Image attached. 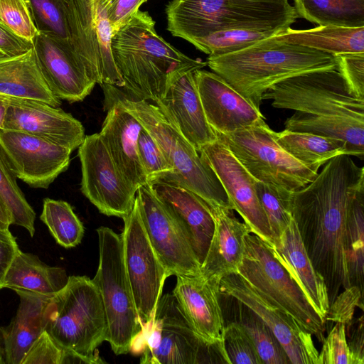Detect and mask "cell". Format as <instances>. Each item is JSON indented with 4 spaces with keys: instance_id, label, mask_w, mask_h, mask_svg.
<instances>
[{
    "instance_id": "1",
    "label": "cell",
    "mask_w": 364,
    "mask_h": 364,
    "mask_svg": "<svg viewBox=\"0 0 364 364\" xmlns=\"http://www.w3.org/2000/svg\"><path fill=\"white\" fill-rule=\"evenodd\" d=\"M364 185V168L350 155L328 160L304 187L291 193L292 218L313 266L325 282L330 306L350 288L346 255L348 204Z\"/></svg>"
},
{
    "instance_id": "2",
    "label": "cell",
    "mask_w": 364,
    "mask_h": 364,
    "mask_svg": "<svg viewBox=\"0 0 364 364\" xmlns=\"http://www.w3.org/2000/svg\"><path fill=\"white\" fill-rule=\"evenodd\" d=\"M206 63L259 109L262 95L276 84L306 73L337 70L333 55L275 36L232 53L208 55Z\"/></svg>"
},
{
    "instance_id": "3",
    "label": "cell",
    "mask_w": 364,
    "mask_h": 364,
    "mask_svg": "<svg viewBox=\"0 0 364 364\" xmlns=\"http://www.w3.org/2000/svg\"><path fill=\"white\" fill-rule=\"evenodd\" d=\"M112 49L124 82L120 89L132 99L154 104L173 73L207 65L206 61L190 58L165 41L157 33L152 17L140 10L113 35Z\"/></svg>"
},
{
    "instance_id": "4",
    "label": "cell",
    "mask_w": 364,
    "mask_h": 364,
    "mask_svg": "<svg viewBox=\"0 0 364 364\" xmlns=\"http://www.w3.org/2000/svg\"><path fill=\"white\" fill-rule=\"evenodd\" d=\"M102 86L105 96L119 101L137 119L161 148L173 171L159 182L183 186L203 198L211 208L233 210L211 166L157 105L147 100L132 99L117 87Z\"/></svg>"
},
{
    "instance_id": "5",
    "label": "cell",
    "mask_w": 364,
    "mask_h": 364,
    "mask_svg": "<svg viewBox=\"0 0 364 364\" xmlns=\"http://www.w3.org/2000/svg\"><path fill=\"white\" fill-rule=\"evenodd\" d=\"M45 331L62 348L105 362L97 348L107 340V322L100 294L87 276H69L44 313Z\"/></svg>"
},
{
    "instance_id": "6",
    "label": "cell",
    "mask_w": 364,
    "mask_h": 364,
    "mask_svg": "<svg viewBox=\"0 0 364 364\" xmlns=\"http://www.w3.org/2000/svg\"><path fill=\"white\" fill-rule=\"evenodd\" d=\"M99 263L92 279L104 306L109 342L116 355L141 353L143 328L125 269L122 233L107 227L97 230Z\"/></svg>"
},
{
    "instance_id": "7",
    "label": "cell",
    "mask_w": 364,
    "mask_h": 364,
    "mask_svg": "<svg viewBox=\"0 0 364 364\" xmlns=\"http://www.w3.org/2000/svg\"><path fill=\"white\" fill-rule=\"evenodd\" d=\"M141 354L142 364H228L221 341L198 334L173 294L161 296L154 320L143 333Z\"/></svg>"
},
{
    "instance_id": "8",
    "label": "cell",
    "mask_w": 364,
    "mask_h": 364,
    "mask_svg": "<svg viewBox=\"0 0 364 364\" xmlns=\"http://www.w3.org/2000/svg\"><path fill=\"white\" fill-rule=\"evenodd\" d=\"M237 273L292 318L301 329L321 342L323 341L326 321L274 257L268 244L253 233L245 237L244 255Z\"/></svg>"
},
{
    "instance_id": "9",
    "label": "cell",
    "mask_w": 364,
    "mask_h": 364,
    "mask_svg": "<svg viewBox=\"0 0 364 364\" xmlns=\"http://www.w3.org/2000/svg\"><path fill=\"white\" fill-rule=\"evenodd\" d=\"M216 134L259 181L294 191L306 186L318 174V170L301 164L279 145L276 132L264 119L245 129Z\"/></svg>"
},
{
    "instance_id": "10",
    "label": "cell",
    "mask_w": 364,
    "mask_h": 364,
    "mask_svg": "<svg viewBox=\"0 0 364 364\" xmlns=\"http://www.w3.org/2000/svg\"><path fill=\"white\" fill-rule=\"evenodd\" d=\"M262 100L279 109L319 117H346L364 122V99L354 95L336 69L306 73L268 90Z\"/></svg>"
},
{
    "instance_id": "11",
    "label": "cell",
    "mask_w": 364,
    "mask_h": 364,
    "mask_svg": "<svg viewBox=\"0 0 364 364\" xmlns=\"http://www.w3.org/2000/svg\"><path fill=\"white\" fill-rule=\"evenodd\" d=\"M123 220L124 266L144 333L154 320L169 275L149 240L136 199L133 209Z\"/></svg>"
},
{
    "instance_id": "12",
    "label": "cell",
    "mask_w": 364,
    "mask_h": 364,
    "mask_svg": "<svg viewBox=\"0 0 364 364\" xmlns=\"http://www.w3.org/2000/svg\"><path fill=\"white\" fill-rule=\"evenodd\" d=\"M78 156L82 194L104 215L122 219L127 216L136 191L117 169L99 133L85 136Z\"/></svg>"
},
{
    "instance_id": "13",
    "label": "cell",
    "mask_w": 364,
    "mask_h": 364,
    "mask_svg": "<svg viewBox=\"0 0 364 364\" xmlns=\"http://www.w3.org/2000/svg\"><path fill=\"white\" fill-rule=\"evenodd\" d=\"M136 200L149 240L169 277L200 274V265L182 228L149 183L137 189Z\"/></svg>"
},
{
    "instance_id": "14",
    "label": "cell",
    "mask_w": 364,
    "mask_h": 364,
    "mask_svg": "<svg viewBox=\"0 0 364 364\" xmlns=\"http://www.w3.org/2000/svg\"><path fill=\"white\" fill-rule=\"evenodd\" d=\"M219 293L232 296L252 310L273 332L291 363L318 364V351L312 335L272 304L238 273L223 277Z\"/></svg>"
},
{
    "instance_id": "15",
    "label": "cell",
    "mask_w": 364,
    "mask_h": 364,
    "mask_svg": "<svg viewBox=\"0 0 364 364\" xmlns=\"http://www.w3.org/2000/svg\"><path fill=\"white\" fill-rule=\"evenodd\" d=\"M0 146L17 178L36 188H48L65 171L72 151L41 137L0 129Z\"/></svg>"
},
{
    "instance_id": "16",
    "label": "cell",
    "mask_w": 364,
    "mask_h": 364,
    "mask_svg": "<svg viewBox=\"0 0 364 364\" xmlns=\"http://www.w3.org/2000/svg\"><path fill=\"white\" fill-rule=\"evenodd\" d=\"M198 151L215 171L233 210L242 217L251 233L272 245V231L256 193L257 180L218 139L204 145Z\"/></svg>"
},
{
    "instance_id": "17",
    "label": "cell",
    "mask_w": 364,
    "mask_h": 364,
    "mask_svg": "<svg viewBox=\"0 0 364 364\" xmlns=\"http://www.w3.org/2000/svg\"><path fill=\"white\" fill-rule=\"evenodd\" d=\"M33 45L43 79L57 98L75 102L91 92L96 82L88 77L69 41L38 33Z\"/></svg>"
},
{
    "instance_id": "18",
    "label": "cell",
    "mask_w": 364,
    "mask_h": 364,
    "mask_svg": "<svg viewBox=\"0 0 364 364\" xmlns=\"http://www.w3.org/2000/svg\"><path fill=\"white\" fill-rule=\"evenodd\" d=\"M4 128L41 137L72 151L85 136L82 124L70 113L46 102L26 98L9 97Z\"/></svg>"
},
{
    "instance_id": "19",
    "label": "cell",
    "mask_w": 364,
    "mask_h": 364,
    "mask_svg": "<svg viewBox=\"0 0 364 364\" xmlns=\"http://www.w3.org/2000/svg\"><path fill=\"white\" fill-rule=\"evenodd\" d=\"M194 71L186 69L173 73L168 78L161 96L154 104L199 151L218 137L206 120Z\"/></svg>"
},
{
    "instance_id": "20",
    "label": "cell",
    "mask_w": 364,
    "mask_h": 364,
    "mask_svg": "<svg viewBox=\"0 0 364 364\" xmlns=\"http://www.w3.org/2000/svg\"><path fill=\"white\" fill-rule=\"evenodd\" d=\"M194 77L206 120L215 133L233 132L264 119L259 108L216 73L199 69Z\"/></svg>"
},
{
    "instance_id": "21",
    "label": "cell",
    "mask_w": 364,
    "mask_h": 364,
    "mask_svg": "<svg viewBox=\"0 0 364 364\" xmlns=\"http://www.w3.org/2000/svg\"><path fill=\"white\" fill-rule=\"evenodd\" d=\"M107 116L100 136L122 176L136 191L147 184L138 156L141 123L117 100L105 96Z\"/></svg>"
},
{
    "instance_id": "22",
    "label": "cell",
    "mask_w": 364,
    "mask_h": 364,
    "mask_svg": "<svg viewBox=\"0 0 364 364\" xmlns=\"http://www.w3.org/2000/svg\"><path fill=\"white\" fill-rule=\"evenodd\" d=\"M149 185L182 228L201 266L215 230V220L210 205L183 186L165 182Z\"/></svg>"
},
{
    "instance_id": "23",
    "label": "cell",
    "mask_w": 364,
    "mask_h": 364,
    "mask_svg": "<svg viewBox=\"0 0 364 364\" xmlns=\"http://www.w3.org/2000/svg\"><path fill=\"white\" fill-rule=\"evenodd\" d=\"M218 287L202 273L178 275L172 293L192 328L210 341H220L225 325Z\"/></svg>"
},
{
    "instance_id": "24",
    "label": "cell",
    "mask_w": 364,
    "mask_h": 364,
    "mask_svg": "<svg viewBox=\"0 0 364 364\" xmlns=\"http://www.w3.org/2000/svg\"><path fill=\"white\" fill-rule=\"evenodd\" d=\"M269 247L316 311L326 321L330 309L327 289L311 263L293 218L279 239Z\"/></svg>"
},
{
    "instance_id": "25",
    "label": "cell",
    "mask_w": 364,
    "mask_h": 364,
    "mask_svg": "<svg viewBox=\"0 0 364 364\" xmlns=\"http://www.w3.org/2000/svg\"><path fill=\"white\" fill-rule=\"evenodd\" d=\"M210 209L215 230L200 270L205 277L219 283L223 277L237 273L244 255L245 239L251 230L235 217L233 210Z\"/></svg>"
},
{
    "instance_id": "26",
    "label": "cell",
    "mask_w": 364,
    "mask_h": 364,
    "mask_svg": "<svg viewBox=\"0 0 364 364\" xmlns=\"http://www.w3.org/2000/svg\"><path fill=\"white\" fill-rule=\"evenodd\" d=\"M14 291L20 301L16 313L8 325L0 326V346L5 364H21L45 330L44 313L52 297L24 290Z\"/></svg>"
},
{
    "instance_id": "27",
    "label": "cell",
    "mask_w": 364,
    "mask_h": 364,
    "mask_svg": "<svg viewBox=\"0 0 364 364\" xmlns=\"http://www.w3.org/2000/svg\"><path fill=\"white\" fill-rule=\"evenodd\" d=\"M0 95L36 100L54 107L61 104L43 79L33 47L18 55L0 51Z\"/></svg>"
},
{
    "instance_id": "28",
    "label": "cell",
    "mask_w": 364,
    "mask_h": 364,
    "mask_svg": "<svg viewBox=\"0 0 364 364\" xmlns=\"http://www.w3.org/2000/svg\"><path fill=\"white\" fill-rule=\"evenodd\" d=\"M68 278L63 267L50 266L37 255L20 251L7 272L4 288L53 296L67 284Z\"/></svg>"
},
{
    "instance_id": "29",
    "label": "cell",
    "mask_w": 364,
    "mask_h": 364,
    "mask_svg": "<svg viewBox=\"0 0 364 364\" xmlns=\"http://www.w3.org/2000/svg\"><path fill=\"white\" fill-rule=\"evenodd\" d=\"M70 43L88 77L101 85L95 0H69Z\"/></svg>"
},
{
    "instance_id": "30",
    "label": "cell",
    "mask_w": 364,
    "mask_h": 364,
    "mask_svg": "<svg viewBox=\"0 0 364 364\" xmlns=\"http://www.w3.org/2000/svg\"><path fill=\"white\" fill-rule=\"evenodd\" d=\"M275 37L287 43L301 45L333 55L364 52V27L320 25L303 30L290 27Z\"/></svg>"
},
{
    "instance_id": "31",
    "label": "cell",
    "mask_w": 364,
    "mask_h": 364,
    "mask_svg": "<svg viewBox=\"0 0 364 364\" xmlns=\"http://www.w3.org/2000/svg\"><path fill=\"white\" fill-rule=\"evenodd\" d=\"M284 129L311 133L344 141L349 155L363 159L364 122L346 117H319L299 112L287 118Z\"/></svg>"
},
{
    "instance_id": "32",
    "label": "cell",
    "mask_w": 364,
    "mask_h": 364,
    "mask_svg": "<svg viewBox=\"0 0 364 364\" xmlns=\"http://www.w3.org/2000/svg\"><path fill=\"white\" fill-rule=\"evenodd\" d=\"M276 139L279 145L295 159L316 170L336 156L349 155L344 141L311 133L284 129L276 132Z\"/></svg>"
},
{
    "instance_id": "33",
    "label": "cell",
    "mask_w": 364,
    "mask_h": 364,
    "mask_svg": "<svg viewBox=\"0 0 364 364\" xmlns=\"http://www.w3.org/2000/svg\"><path fill=\"white\" fill-rule=\"evenodd\" d=\"M299 18L321 25L364 27V0H293Z\"/></svg>"
},
{
    "instance_id": "34",
    "label": "cell",
    "mask_w": 364,
    "mask_h": 364,
    "mask_svg": "<svg viewBox=\"0 0 364 364\" xmlns=\"http://www.w3.org/2000/svg\"><path fill=\"white\" fill-rule=\"evenodd\" d=\"M346 255L350 287L363 294L364 274V185L350 200L346 224Z\"/></svg>"
},
{
    "instance_id": "35",
    "label": "cell",
    "mask_w": 364,
    "mask_h": 364,
    "mask_svg": "<svg viewBox=\"0 0 364 364\" xmlns=\"http://www.w3.org/2000/svg\"><path fill=\"white\" fill-rule=\"evenodd\" d=\"M230 298L235 318L233 321L240 324L250 336L263 364L291 363L284 349L265 323L245 304L232 296Z\"/></svg>"
},
{
    "instance_id": "36",
    "label": "cell",
    "mask_w": 364,
    "mask_h": 364,
    "mask_svg": "<svg viewBox=\"0 0 364 364\" xmlns=\"http://www.w3.org/2000/svg\"><path fill=\"white\" fill-rule=\"evenodd\" d=\"M40 219L60 246L71 248L81 242L84 227L68 202L45 198Z\"/></svg>"
},
{
    "instance_id": "37",
    "label": "cell",
    "mask_w": 364,
    "mask_h": 364,
    "mask_svg": "<svg viewBox=\"0 0 364 364\" xmlns=\"http://www.w3.org/2000/svg\"><path fill=\"white\" fill-rule=\"evenodd\" d=\"M16 176L0 146V197L6 206L11 225L25 228L35 235L36 213L19 188Z\"/></svg>"
},
{
    "instance_id": "38",
    "label": "cell",
    "mask_w": 364,
    "mask_h": 364,
    "mask_svg": "<svg viewBox=\"0 0 364 364\" xmlns=\"http://www.w3.org/2000/svg\"><path fill=\"white\" fill-rule=\"evenodd\" d=\"M282 33L274 29L234 28L219 31L193 40L196 48L208 55L232 53Z\"/></svg>"
},
{
    "instance_id": "39",
    "label": "cell",
    "mask_w": 364,
    "mask_h": 364,
    "mask_svg": "<svg viewBox=\"0 0 364 364\" xmlns=\"http://www.w3.org/2000/svg\"><path fill=\"white\" fill-rule=\"evenodd\" d=\"M255 188L260 205L267 216L274 243L292 220L291 198L293 191L259 181H257Z\"/></svg>"
},
{
    "instance_id": "40",
    "label": "cell",
    "mask_w": 364,
    "mask_h": 364,
    "mask_svg": "<svg viewBox=\"0 0 364 364\" xmlns=\"http://www.w3.org/2000/svg\"><path fill=\"white\" fill-rule=\"evenodd\" d=\"M40 33L53 35L70 42L69 0H24Z\"/></svg>"
},
{
    "instance_id": "41",
    "label": "cell",
    "mask_w": 364,
    "mask_h": 364,
    "mask_svg": "<svg viewBox=\"0 0 364 364\" xmlns=\"http://www.w3.org/2000/svg\"><path fill=\"white\" fill-rule=\"evenodd\" d=\"M95 15L101 69V85H109L122 88L124 82L114 60L112 49L113 35L105 0H95Z\"/></svg>"
},
{
    "instance_id": "42",
    "label": "cell",
    "mask_w": 364,
    "mask_h": 364,
    "mask_svg": "<svg viewBox=\"0 0 364 364\" xmlns=\"http://www.w3.org/2000/svg\"><path fill=\"white\" fill-rule=\"evenodd\" d=\"M220 341L228 364H263L251 338L237 322L224 325Z\"/></svg>"
},
{
    "instance_id": "43",
    "label": "cell",
    "mask_w": 364,
    "mask_h": 364,
    "mask_svg": "<svg viewBox=\"0 0 364 364\" xmlns=\"http://www.w3.org/2000/svg\"><path fill=\"white\" fill-rule=\"evenodd\" d=\"M137 151L147 183L163 181L172 173L161 148L144 127L139 134Z\"/></svg>"
},
{
    "instance_id": "44",
    "label": "cell",
    "mask_w": 364,
    "mask_h": 364,
    "mask_svg": "<svg viewBox=\"0 0 364 364\" xmlns=\"http://www.w3.org/2000/svg\"><path fill=\"white\" fill-rule=\"evenodd\" d=\"M0 23L31 42L38 33L24 0H0Z\"/></svg>"
},
{
    "instance_id": "45",
    "label": "cell",
    "mask_w": 364,
    "mask_h": 364,
    "mask_svg": "<svg viewBox=\"0 0 364 364\" xmlns=\"http://www.w3.org/2000/svg\"><path fill=\"white\" fill-rule=\"evenodd\" d=\"M322 343L318 364H353L344 323L337 322Z\"/></svg>"
},
{
    "instance_id": "46",
    "label": "cell",
    "mask_w": 364,
    "mask_h": 364,
    "mask_svg": "<svg viewBox=\"0 0 364 364\" xmlns=\"http://www.w3.org/2000/svg\"><path fill=\"white\" fill-rule=\"evenodd\" d=\"M337 70L342 75L350 92L364 99V52L333 55Z\"/></svg>"
},
{
    "instance_id": "47",
    "label": "cell",
    "mask_w": 364,
    "mask_h": 364,
    "mask_svg": "<svg viewBox=\"0 0 364 364\" xmlns=\"http://www.w3.org/2000/svg\"><path fill=\"white\" fill-rule=\"evenodd\" d=\"M67 349L43 331L26 353L21 364H64Z\"/></svg>"
},
{
    "instance_id": "48",
    "label": "cell",
    "mask_w": 364,
    "mask_h": 364,
    "mask_svg": "<svg viewBox=\"0 0 364 364\" xmlns=\"http://www.w3.org/2000/svg\"><path fill=\"white\" fill-rule=\"evenodd\" d=\"M147 0H105L107 16L114 35L139 10Z\"/></svg>"
},
{
    "instance_id": "49",
    "label": "cell",
    "mask_w": 364,
    "mask_h": 364,
    "mask_svg": "<svg viewBox=\"0 0 364 364\" xmlns=\"http://www.w3.org/2000/svg\"><path fill=\"white\" fill-rule=\"evenodd\" d=\"M20 251L16 238L9 228H0V290L4 288L7 272Z\"/></svg>"
},
{
    "instance_id": "50",
    "label": "cell",
    "mask_w": 364,
    "mask_h": 364,
    "mask_svg": "<svg viewBox=\"0 0 364 364\" xmlns=\"http://www.w3.org/2000/svg\"><path fill=\"white\" fill-rule=\"evenodd\" d=\"M33 42L23 38L0 23V51L9 55H18L33 48Z\"/></svg>"
},
{
    "instance_id": "51",
    "label": "cell",
    "mask_w": 364,
    "mask_h": 364,
    "mask_svg": "<svg viewBox=\"0 0 364 364\" xmlns=\"http://www.w3.org/2000/svg\"><path fill=\"white\" fill-rule=\"evenodd\" d=\"M363 315L357 320V326L353 327L350 341L348 345L351 353L353 364H363Z\"/></svg>"
},
{
    "instance_id": "52",
    "label": "cell",
    "mask_w": 364,
    "mask_h": 364,
    "mask_svg": "<svg viewBox=\"0 0 364 364\" xmlns=\"http://www.w3.org/2000/svg\"><path fill=\"white\" fill-rule=\"evenodd\" d=\"M11 225L10 214L0 197V228H9Z\"/></svg>"
},
{
    "instance_id": "53",
    "label": "cell",
    "mask_w": 364,
    "mask_h": 364,
    "mask_svg": "<svg viewBox=\"0 0 364 364\" xmlns=\"http://www.w3.org/2000/svg\"><path fill=\"white\" fill-rule=\"evenodd\" d=\"M8 106L9 97L0 95V129L4 128V123Z\"/></svg>"
},
{
    "instance_id": "54",
    "label": "cell",
    "mask_w": 364,
    "mask_h": 364,
    "mask_svg": "<svg viewBox=\"0 0 364 364\" xmlns=\"http://www.w3.org/2000/svg\"><path fill=\"white\" fill-rule=\"evenodd\" d=\"M0 364H5V360L3 355L2 349L0 346Z\"/></svg>"
}]
</instances>
